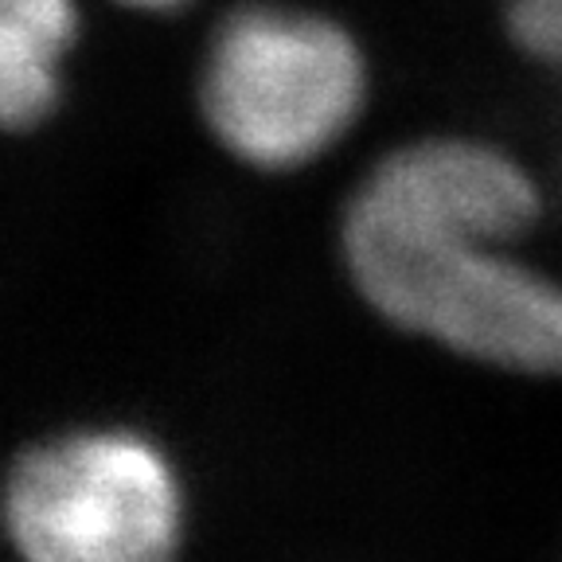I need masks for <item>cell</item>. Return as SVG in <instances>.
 <instances>
[{"mask_svg": "<svg viewBox=\"0 0 562 562\" xmlns=\"http://www.w3.org/2000/svg\"><path fill=\"white\" fill-rule=\"evenodd\" d=\"M536 220L539 184L512 153L414 140L351 195L344 262L391 325L488 368L562 375V278L512 255Z\"/></svg>", "mask_w": 562, "mask_h": 562, "instance_id": "6da1fadb", "label": "cell"}, {"mask_svg": "<svg viewBox=\"0 0 562 562\" xmlns=\"http://www.w3.org/2000/svg\"><path fill=\"white\" fill-rule=\"evenodd\" d=\"M368 102L356 35L325 12L250 0L215 24L200 70L211 137L262 172H293L344 140Z\"/></svg>", "mask_w": 562, "mask_h": 562, "instance_id": "7a4b0ae2", "label": "cell"}, {"mask_svg": "<svg viewBox=\"0 0 562 562\" xmlns=\"http://www.w3.org/2000/svg\"><path fill=\"white\" fill-rule=\"evenodd\" d=\"M4 527L24 562H172L184 488L145 434H63L12 465Z\"/></svg>", "mask_w": 562, "mask_h": 562, "instance_id": "3957f363", "label": "cell"}, {"mask_svg": "<svg viewBox=\"0 0 562 562\" xmlns=\"http://www.w3.org/2000/svg\"><path fill=\"white\" fill-rule=\"evenodd\" d=\"M75 35V0H0V125L32 130L52 114Z\"/></svg>", "mask_w": 562, "mask_h": 562, "instance_id": "277c9868", "label": "cell"}, {"mask_svg": "<svg viewBox=\"0 0 562 562\" xmlns=\"http://www.w3.org/2000/svg\"><path fill=\"white\" fill-rule=\"evenodd\" d=\"M504 20L524 55L562 70V0H508Z\"/></svg>", "mask_w": 562, "mask_h": 562, "instance_id": "5b68a950", "label": "cell"}, {"mask_svg": "<svg viewBox=\"0 0 562 562\" xmlns=\"http://www.w3.org/2000/svg\"><path fill=\"white\" fill-rule=\"evenodd\" d=\"M117 4H130V9H140V12H172V9L192 4V0H117Z\"/></svg>", "mask_w": 562, "mask_h": 562, "instance_id": "8992f818", "label": "cell"}]
</instances>
